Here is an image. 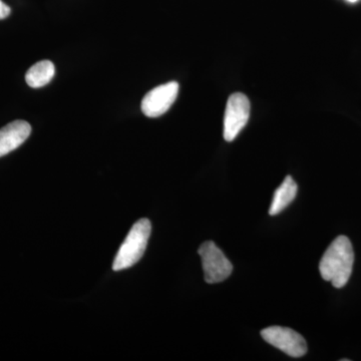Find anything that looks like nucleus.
<instances>
[{
  "label": "nucleus",
  "instance_id": "11",
  "mask_svg": "<svg viewBox=\"0 0 361 361\" xmlns=\"http://www.w3.org/2000/svg\"><path fill=\"white\" fill-rule=\"evenodd\" d=\"M349 2H356L358 1V0H348Z\"/></svg>",
  "mask_w": 361,
  "mask_h": 361
},
{
  "label": "nucleus",
  "instance_id": "7",
  "mask_svg": "<svg viewBox=\"0 0 361 361\" xmlns=\"http://www.w3.org/2000/svg\"><path fill=\"white\" fill-rule=\"evenodd\" d=\"M30 133L32 127L25 121H14L0 129V158L20 147Z\"/></svg>",
  "mask_w": 361,
  "mask_h": 361
},
{
  "label": "nucleus",
  "instance_id": "9",
  "mask_svg": "<svg viewBox=\"0 0 361 361\" xmlns=\"http://www.w3.org/2000/svg\"><path fill=\"white\" fill-rule=\"evenodd\" d=\"M56 75V66L51 61H42L33 65L25 75L26 84L32 89H39L51 82Z\"/></svg>",
  "mask_w": 361,
  "mask_h": 361
},
{
  "label": "nucleus",
  "instance_id": "2",
  "mask_svg": "<svg viewBox=\"0 0 361 361\" xmlns=\"http://www.w3.org/2000/svg\"><path fill=\"white\" fill-rule=\"evenodd\" d=\"M152 225L148 219H141L133 225L114 260L113 269H128L137 264L146 251Z\"/></svg>",
  "mask_w": 361,
  "mask_h": 361
},
{
  "label": "nucleus",
  "instance_id": "3",
  "mask_svg": "<svg viewBox=\"0 0 361 361\" xmlns=\"http://www.w3.org/2000/svg\"><path fill=\"white\" fill-rule=\"evenodd\" d=\"M198 253L202 259L204 279L207 283H220L231 275L232 263L214 242H204L199 248Z\"/></svg>",
  "mask_w": 361,
  "mask_h": 361
},
{
  "label": "nucleus",
  "instance_id": "5",
  "mask_svg": "<svg viewBox=\"0 0 361 361\" xmlns=\"http://www.w3.org/2000/svg\"><path fill=\"white\" fill-rule=\"evenodd\" d=\"M267 343L283 351L291 357H301L307 353V344L298 332L287 327L271 326L261 331Z\"/></svg>",
  "mask_w": 361,
  "mask_h": 361
},
{
  "label": "nucleus",
  "instance_id": "1",
  "mask_svg": "<svg viewBox=\"0 0 361 361\" xmlns=\"http://www.w3.org/2000/svg\"><path fill=\"white\" fill-rule=\"evenodd\" d=\"M355 263V252L350 240L337 237L323 254L319 271L325 281L331 282L336 288H342L349 281Z\"/></svg>",
  "mask_w": 361,
  "mask_h": 361
},
{
  "label": "nucleus",
  "instance_id": "8",
  "mask_svg": "<svg viewBox=\"0 0 361 361\" xmlns=\"http://www.w3.org/2000/svg\"><path fill=\"white\" fill-rule=\"evenodd\" d=\"M297 191H298V187H297L295 180H293L291 176H287L283 183L278 187L274 195H273L269 215H278V214L285 210L296 198Z\"/></svg>",
  "mask_w": 361,
  "mask_h": 361
},
{
  "label": "nucleus",
  "instance_id": "6",
  "mask_svg": "<svg viewBox=\"0 0 361 361\" xmlns=\"http://www.w3.org/2000/svg\"><path fill=\"white\" fill-rule=\"evenodd\" d=\"M179 94V84L170 82L149 90L142 101V111L148 118H158L170 110Z\"/></svg>",
  "mask_w": 361,
  "mask_h": 361
},
{
  "label": "nucleus",
  "instance_id": "4",
  "mask_svg": "<svg viewBox=\"0 0 361 361\" xmlns=\"http://www.w3.org/2000/svg\"><path fill=\"white\" fill-rule=\"evenodd\" d=\"M250 101L241 92L229 97L224 116V139L233 142L241 133L250 118Z\"/></svg>",
  "mask_w": 361,
  "mask_h": 361
},
{
  "label": "nucleus",
  "instance_id": "10",
  "mask_svg": "<svg viewBox=\"0 0 361 361\" xmlns=\"http://www.w3.org/2000/svg\"><path fill=\"white\" fill-rule=\"evenodd\" d=\"M11 13V7L6 6L2 0H0V20L8 18Z\"/></svg>",
  "mask_w": 361,
  "mask_h": 361
}]
</instances>
